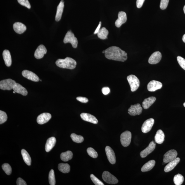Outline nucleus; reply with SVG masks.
Returning <instances> with one entry per match:
<instances>
[{"label":"nucleus","instance_id":"09e8293b","mask_svg":"<svg viewBox=\"0 0 185 185\" xmlns=\"http://www.w3.org/2000/svg\"><path fill=\"white\" fill-rule=\"evenodd\" d=\"M182 40L183 42L185 43V34L182 37Z\"/></svg>","mask_w":185,"mask_h":185},{"label":"nucleus","instance_id":"dca6fc26","mask_svg":"<svg viewBox=\"0 0 185 185\" xmlns=\"http://www.w3.org/2000/svg\"><path fill=\"white\" fill-rule=\"evenodd\" d=\"M156 147V144L154 141L150 142L148 146L145 149L141 151L140 156L142 158L146 157L149 154L151 153L155 149Z\"/></svg>","mask_w":185,"mask_h":185},{"label":"nucleus","instance_id":"37998d69","mask_svg":"<svg viewBox=\"0 0 185 185\" xmlns=\"http://www.w3.org/2000/svg\"><path fill=\"white\" fill-rule=\"evenodd\" d=\"M76 99L78 101L82 103H86L89 101L88 99L85 97H78Z\"/></svg>","mask_w":185,"mask_h":185},{"label":"nucleus","instance_id":"5701e85b","mask_svg":"<svg viewBox=\"0 0 185 185\" xmlns=\"http://www.w3.org/2000/svg\"><path fill=\"white\" fill-rule=\"evenodd\" d=\"M56 142V139L54 137H50L47 140L46 146H45V149L47 152H48L51 150L55 145Z\"/></svg>","mask_w":185,"mask_h":185},{"label":"nucleus","instance_id":"603ef678","mask_svg":"<svg viewBox=\"0 0 185 185\" xmlns=\"http://www.w3.org/2000/svg\"><path fill=\"white\" fill-rule=\"evenodd\" d=\"M184 107H185V102L184 103Z\"/></svg>","mask_w":185,"mask_h":185},{"label":"nucleus","instance_id":"e433bc0d","mask_svg":"<svg viewBox=\"0 0 185 185\" xmlns=\"http://www.w3.org/2000/svg\"><path fill=\"white\" fill-rule=\"evenodd\" d=\"M87 151L89 155L92 158H96L98 157V153L92 148H89L87 149Z\"/></svg>","mask_w":185,"mask_h":185},{"label":"nucleus","instance_id":"7c9ffc66","mask_svg":"<svg viewBox=\"0 0 185 185\" xmlns=\"http://www.w3.org/2000/svg\"><path fill=\"white\" fill-rule=\"evenodd\" d=\"M58 169L60 172L65 174L70 172V166L68 163H59L58 166Z\"/></svg>","mask_w":185,"mask_h":185},{"label":"nucleus","instance_id":"a878e982","mask_svg":"<svg viewBox=\"0 0 185 185\" xmlns=\"http://www.w3.org/2000/svg\"><path fill=\"white\" fill-rule=\"evenodd\" d=\"M156 98L155 97L151 96L144 99L142 103V106L144 109H148L155 102Z\"/></svg>","mask_w":185,"mask_h":185},{"label":"nucleus","instance_id":"412c9836","mask_svg":"<svg viewBox=\"0 0 185 185\" xmlns=\"http://www.w3.org/2000/svg\"><path fill=\"white\" fill-rule=\"evenodd\" d=\"M180 160L179 158H176L174 160L169 163L164 168V171L166 172H169L174 169L175 167L179 163Z\"/></svg>","mask_w":185,"mask_h":185},{"label":"nucleus","instance_id":"a18cd8bd","mask_svg":"<svg viewBox=\"0 0 185 185\" xmlns=\"http://www.w3.org/2000/svg\"><path fill=\"white\" fill-rule=\"evenodd\" d=\"M102 92L104 95H107L110 92V88L108 87H104L102 89Z\"/></svg>","mask_w":185,"mask_h":185},{"label":"nucleus","instance_id":"39448f33","mask_svg":"<svg viewBox=\"0 0 185 185\" xmlns=\"http://www.w3.org/2000/svg\"><path fill=\"white\" fill-rule=\"evenodd\" d=\"M132 138L131 132L128 131L122 133L120 136V141L122 145L126 147L129 145Z\"/></svg>","mask_w":185,"mask_h":185},{"label":"nucleus","instance_id":"0eeeda50","mask_svg":"<svg viewBox=\"0 0 185 185\" xmlns=\"http://www.w3.org/2000/svg\"><path fill=\"white\" fill-rule=\"evenodd\" d=\"M102 178L104 181L108 184H115L118 182V180L117 178L107 171L103 172Z\"/></svg>","mask_w":185,"mask_h":185},{"label":"nucleus","instance_id":"20e7f679","mask_svg":"<svg viewBox=\"0 0 185 185\" xmlns=\"http://www.w3.org/2000/svg\"><path fill=\"white\" fill-rule=\"evenodd\" d=\"M127 80L131 87V91L134 92L139 88L140 82L138 78L134 75H130L127 77Z\"/></svg>","mask_w":185,"mask_h":185},{"label":"nucleus","instance_id":"8fccbe9b","mask_svg":"<svg viewBox=\"0 0 185 185\" xmlns=\"http://www.w3.org/2000/svg\"><path fill=\"white\" fill-rule=\"evenodd\" d=\"M184 13L185 14V6L184 7Z\"/></svg>","mask_w":185,"mask_h":185},{"label":"nucleus","instance_id":"473e14b6","mask_svg":"<svg viewBox=\"0 0 185 185\" xmlns=\"http://www.w3.org/2000/svg\"><path fill=\"white\" fill-rule=\"evenodd\" d=\"M71 138L72 141L78 143H81L84 140V137L80 135H78L75 134H72L71 135Z\"/></svg>","mask_w":185,"mask_h":185},{"label":"nucleus","instance_id":"c85d7f7f","mask_svg":"<svg viewBox=\"0 0 185 185\" xmlns=\"http://www.w3.org/2000/svg\"><path fill=\"white\" fill-rule=\"evenodd\" d=\"M73 154L72 151H68L62 153L60 155V158L63 162H67L72 159Z\"/></svg>","mask_w":185,"mask_h":185},{"label":"nucleus","instance_id":"c03bdc74","mask_svg":"<svg viewBox=\"0 0 185 185\" xmlns=\"http://www.w3.org/2000/svg\"><path fill=\"white\" fill-rule=\"evenodd\" d=\"M16 184L17 185H27V184H26L24 180L21 178H19L17 179V181H16Z\"/></svg>","mask_w":185,"mask_h":185},{"label":"nucleus","instance_id":"ea45409f","mask_svg":"<svg viewBox=\"0 0 185 185\" xmlns=\"http://www.w3.org/2000/svg\"><path fill=\"white\" fill-rule=\"evenodd\" d=\"M177 59L180 66L185 70V59L180 56L177 57Z\"/></svg>","mask_w":185,"mask_h":185},{"label":"nucleus","instance_id":"58836bf2","mask_svg":"<svg viewBox=\"0 0 185 185\" xmlns=\"http://www.w3.org/2000/svg\"><path fill=\"white\" fill-rule=\"evenodd\" d=\"M90 178L94 184L96 185H104V184L101 180L98 179L93 174L90 175Z\"/></svg>","mask_w":185,"mask_h":185},{"label":"nucleus","instance_id":"3c124183","mask_svg":"<svg viewBox=\"0 0 185 185\" xmlns=\"http://www.w3.org/2000/svg\"><path fill=\"white\" fill-rule=\"evenodd\" d=\"M102 53L103 54H105V51H102Z\"/></svg>","mask_w":185,"mask_h":185},{"label":"nucleus","instance_id":"f704fd0d","mask_svg":"<svg viewBox=\"0 0 185 185\" xmlns=\"http://www.w3.org/2000/svg\"><path fill=\"white\" fill-rule=\"evenodd\" d=\"M49 181L51 185H54L56 184V180L54 171L51 169L50 171L49 174Z\"/></svg>","mask_w":185,"mask_h":185},{"label":"nucleus","instance_id":"423d86ee","mask_svg":"<svg viewBox=\"0 0 185 185\" xmlns=\"http://www.w3.org/2000/svg\"><path fill=\"white\" fill-rule=\"evenodd\" d=\"M16 84L15 81L10 79L1 80L0 82V89L4 90H10L13 89Z\"/></svg>","mask_w":185,"mask_h":185},{"label":"nucleus","instance_id":"6ab92c4d","mask_svg":"<svg viewBox=\"0 0 185 185\" xmlns=\"http://www.w3.org/2000/svg\"><path fill=\"white\" fill-rule=\"evenodd\" d=\"M46 47L43 45H40L38 47L34 53V57L37 59H40L43 57L44 55L47 53Z\"/></svg>","mask_w":185,"mask_h":185},{"label":"nucleus","instance_id":"6e6552de","mask_svg":"<svg viewBox=\"0 0 185 185\" xmlns=\"http://www.w3.org/2000/svg\"><path fill=\"white\" fill-rule=\"evenodd\" d=\"M178 155L177 151L174 150H169L163 156V162L165 163H169L177 158Z\"/></svg>","mask_w":185,"mask_h":185},{"label":"nucleus","instance_id":"1a4fd4ad","mask_svg":"<svg viewBox=\"0 0 185 185\" xmlns=\"http://www.w3.org/2000/svg\"><path fill=\"white\" fill-rule=\"evenodd\" d=\"M143 109L139 104H137L132 105L128 110V113L132 116L140 115L142 112Z\"/></svg>","mask_w":185,"mask_h":185},{"label":"nucleus","instance_id":"de8ad7c7","mask_svg":"<svg viewBox=\"0 0 185 185\" xmlns=\"http://www.w3.org/2000/svg\"><path fill=\"white\" fill-rule=\"evenodd\" d=\"M101 25V22L100 21V22H99V23L98 25V27H97L96 30H95V32L94 33V34H98V33L99 31L100 30Z\"/></svg>","mask_w":185,"mask_h":185},{"label":"nucleus","instance_id":"ddd939ff","mask_svg":"<svg viewBox=\"0 0 185 185\" xmlns=\"http://www.w3.org/2000/svg\"><path fill=\"white\" fill-rule=\"evenodd\" d=\"M105 151L108 160L111 164H115L116 158L114 152L110 147L107 146L105 148Z\"/></svg>","mask_w":185,"mask_h":185},{"label":"nucleus","instance_id":"2f4dec72","mask_svg":"<svg viewBox=\"0 0 185 185\" xmlns=\"http://www.w3.org/2000/svg\"><path fill=\"white\" fill-rule=\"evenodd\" d=\"M109 32L105 27L102 28L98 33V36L99 38L101 40H105L107 39Z\"/></svg>","mask_w":185,"mask_h":185},{"label":"nucleus","instance_id":"a19ab883","mask_svg":"<svg viewBox=\"0 0 185 185\" xmlns=\"http://www.w3.org/2000/svg\"><path fill=\"white\" fill-rule=\"evenodd\" d=\"M18 1L21 5L24 6L28 9H30L31 5L28 0H18Z\"/></svg>","mask_w":185,"mask_h":185},{"label":"nucleus","instance_id":"7ed1b4c3","mask_svg":"<svg viewBox=\"0 0 185 185\" xmlns=\"http://www.w3.org/2000/svg\"><path fill=\"white\" fill-rule=\"evenodd\" d=\"M63 42L65 44L69 43L74 48H76L78 46V40L71 31H68L66 34L63 40Z\"/></svg>","mask_w":185,"mask_h":185},{"label":"nucleus","instance_id":"79ce46f5","mask_svg":"<svg viewBox=\"0 0 185 185\" xmlns=\"http://www.w3.org/2000/svg\"><path fill=\"white\" fill-rule=\"evenodd\" d=\"M169 0H161L160 7L162 10H164L167 8L169 3Z\"/></svg>","mask_w":185,"mask_h":185},{"label":"nucleus","instance_id":"bb28decb","mask_svg":"<svg viewBox=\"0 0 185 185\" xmlns=\"http://www.w3.org/2000/svg\"><path fill=\"white\" fill-rule=\"evenodd\" d=\"M165 134L162 130H158L155 137V141L156 143L161 144L164 141Z\"/></svg>","mask_w":185,"mask_h":185},{"label":"nucleus","instance_id":"f257e3e1","mask_svg":"<svg viewBox=\"0 0 185 185\" xmlns=\"http://www.w3.org/2000/svg\"><path fill=\"white\" fill-rule=\"evenodd\" d=\"M105 55L106 58L110 59L119 61L124 62L127 60V54L117 46L109 47L105 50Z\"/></svg>","mask_w":185,"mask_h":185},{"label":"nucleus","instance_id":"a211bd4d","mask_svg":"<svg viewBox=\"0 0 185 185\" xmlns=\"http://www.w3.org/2000/svg\"><path fill=\"white\" fill-rule=\"evenodd\" d=\"M81 117L83 120L86 122L96 124L98 123V120L93 115L90 114L82 113L80 115Z\"/></svg>","mask_w":185,"mask_h":185},{"label":"nucleus","instance_id":"c9c22d12","mask_svg":"<svg viewBox=\"0 0 185 185\" xmlns=\"http://www.w3.org/2000/svg\"><path fill=\"white\" fill-rule=\"evenodd\" d=\"M2 169L5 172L7 175H10L12 172V168L10 165L8 163H4L2 166Z\"/></svg>","mask_w":185,"mask_h":185},{"label":"nucleus","instance_id":"49530a36","mask_svg":"<svg viewBox=\"0 0 185 185\" xmlns=\"http://www.w3.org/2000/svg\"><path fill=\"white\" fill-rule=\"evenodd\" d=\"M145 0H137V8H139L143 6Z\"/></svg>","mask_w":185,"mask_h":185},{"label":"nucleus","instance_id":"9b49d317","mask_svg":"<svg viewBox=\"0 0 185 185\" xmlns=\"http://www.w3.org/2000/svg\"><path fill=\"white\" fill-rule=\"evenodd\" d=\"M162 58V54L160 51L154 52L149 58L148 62L151 64H156L159 63Z\"/></svg>","mask_w":185,"mask_h":185},{"label":"nucleus","instance_id":"4c0bfd02","mask_svg":"<svg viewBox=\"0 0 185 185\" xmlns=\"http://www.w3.org/2000/svg\"><path fill=\"white\" fill-rule=\"evenodd\" d=\"M7 119V116L6 113L3 111H0V124L5 122Z\"/></svg>","mask_w":185,"mask_h":185},{"label":"nucleus","instance_id":"2eb2a0df","mask_svg":"<svg viewBox=\"0 0 185 185\" xmlns=\"http://www.w3.org/2000/svg\"><path fill=\"white\" fill-rule=\"evenodd\" d=\"M127 16L126 13L123 11H120L118 14V19L116 20L115 25L116 27L119 28L121 25L126 22Z\"/></svg>","mask_w":185,"mask_h":185},{"label":"nucleus","instance_id":"393cba45","mask_svg":"<svg viewBox=\"0 0 185 185\" xmlns=\"http://www.w3.org/2000/svg\"><path fill=\"white\" fill-rule=\"evenodd\" d=\"M3 56L5 65L7 67H10L12 64V59L10 51L8 50H4L3 52Z\"/></svg>","mask_w":185,"mask_h":185},{"label":"nucleus","instance_id":"9d476101","mask_svg":"<svg viewBox=\"0 0 185 185\" xmlns=\"http://www.w3.org/2000/svg\"><path fill=\"white\" fill-rule=\"evenodd\" d=\"M154 123V120L153 118L149 119L145 122L142 127V131L144 133L146 134L151 131Z\"/></svg>","mask_w":185,"mask_h":185},{"label":"nucleus","instance_id":"f03ea898","mask_svg":"<svg viewBox=\"0 0 185 185\" xmlns=\"http://www.w3.org/2000/svg\"><path fill=\"white\" fill-rule=\"evenodd\" d=\"M56 64L59 68L73 69L76 67L77 62L74 59L67 57L65 59H58L56 62Z\"/></svg>","mask_w":185,"mask_h":185},{"label":"nucleus","instance_id":"b1692460","mask_svg":"<svg viewBox=\"0 0 185 185\" xmlns=\"http://www.w3.org/2000/svg\"><path fill=\"white\" fill-rule=\"evenodd\" d=\"M64 4L63 0H61L60 3L57 7V12L55 16V20L56 21H60L61 18L63 13Z\"/></svg>","mask_w":185,"mask_h":185},{"label":"nucleus","instance_id":"f8f14e48","mask_svg":"<svg viewBox=\"0 0 185 185\" xmlns=\"http://www.w3.org/2000/svg\"><path fill=\"white\" fill-rule=\"evenodd\" d=\"M163 84L162 83L157 81L153 80L148 83V89L149 91L154 92L162 88Z\"/></svg>","mask_w":185,"mask_h":185},{"label":"nucleus","instance_id":"4468645a","mask_svg":"<svg viewBox=\"0 0 185 185\" xmlns=\"http://www.w3.org/2000/svg\"><path fill=\"white\" fill-rule=\"evenodd\" d=\"M22 74L23 77L33 81L38 82L40 81L39 78L38 76L31 71L27 70H23Z\"/></svg>","mask_w":185,"mask_h":185},{"label":"nucleus","instance_id":"cd10ccee","mask_svg":"<svg viewBox=\"0 0 185 185\" xmlns=\"http://www.w3.org/2000/svg\"><path fill=\"white\" fill-rule=\"evenodd\" d=\"M155 164V161L151 160L145 164L141 168V171L145 172L149 171L153 169Z\"/></svg>","mask_w":185,"mask_h":185},{"label":"nucleus","instance_id":"4be33fe9","mask_svg":"<svg viewBox=\"0 0 185 185\" xmlns=\"http://www.w3.org/2000/svg\"><path fill=\"white\" fill-rule=\"evenodd\" d=\"M13 89L16 92L22 95L23 96L27 95L28 93L27 90L25 88L18 83H16L13 87Z\"/></svg>","mask_w":185,"mask_h":185},{"label":"nucleus","instance_id":"f3484780","mask_svg":"<svg viewBox=\"0 0 185 185\" xmlns=\"http://www.w3.org/2000/svg\"><path fill=\"white\" fill-rule=\"evenodd\" d=\"M51 118V116L49 113H43L39 115L37 118V122L38 124L43 125L48 122Z\"/></svg>","mask_w":185,"mask_h":185},{"label":"nucleus","instance_id":"aec40b11","mask_svg":"<svg viewBox=\"0 0 185 185\" xmlns=\"http://www.w3.org/2000/svg\"><path fill=\"white\" fill-rule=\"evenodd\" d=\"M13 28L15 31L19 34H21L27 30L26 26L22 23L16 22L13 25Z\"/></svg>","mask_w":185,"mask_h":185},{"label":"nucleus","instance_id":"72a5a7b5","mask_svg":"<svg viewBox=\"0 0 185 185\" xmlns=\"http://www.w3.org/2000/svg\"><path fill=\"white\" fill-rule=\"evenodd\" d=\"M184 177L181 175L178 174L175 175L174 178V181L175 185H181L184 181Z\"/></svg>","mask_w":185,"mask_h":185},{"label":"nucleus","instance_id":"c756f323","mask_svg":"<svg viewBox=\"0 0 185 185\" xmlns=\"http://www.w3.org/2000/svg\"><path fill=\"white\" fill-rule=\"evenodd\" d=\"M21 154L26 164L28 166H30L31 163V159L30 157L29 154L28 152L24 149H22L21 150Z\"/></svg>","mask_w":185,"mask_h":185}]
</instances>
